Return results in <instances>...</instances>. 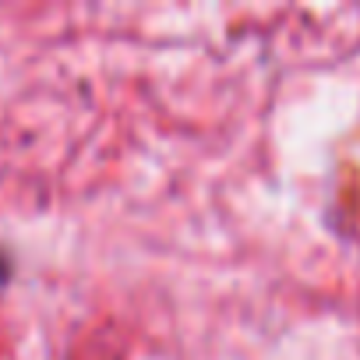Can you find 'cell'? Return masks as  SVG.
<instances>
[{"label":"cell","mask_w":360,"mask_h":360,"mask_svg":"<svg viewBox=\"0 0 360 360\" xmlns=\"http://www.w3.org/2000/svg\"><path fill=\"white\" fill-rule=\"evenodd\" d=\"M4 279H8V258L0 255V283H4Z\"/></svg>","instance_id":"6da1fadb"}]
</instances>
